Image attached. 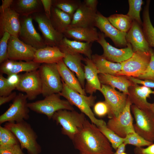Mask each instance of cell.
Instances as JSON below:
<instances>
[{
	"instance_id": "1",
	"label": "cell",
	"mask_w": 154,
	"mask_h": 154,
	"mask_svg": "<svg viewBox=\"0 0 154 154\" xmlns=\"http://www.w3.org/2000/svg\"><path fill=\"white\" fill-rule=\"evenodd\" d=\"M80 154H114L110 142L97 126L86 119L72 140Z\"/></svg>"
},
{
	"instance_id": "2",
	"label": "cell",
	"mask_w": 154,
	"mask_h": 154,
	"mask_svg": "<svg viewBox=\"0 0 154 154\" xmlns=\"http://www.w3.org/2000/svg\"><path fill=\"white\" fill-rule=\"evenodd\" d=\"M4 127L15 136L21 149H26L28 154H39L41 147L37 142L38 135L29 123L25 121L19 122H7Z\"/></svg>"
},
{
	"instance_id": "3",
	"label": "cell",
	"mask_w": 154,
	"mask_h": 154,
	"mask_svg": "<svg viewBox=\"0 0 154 154\" xmlns=\"http://www.w3.org/2000/svg\"><path fill=\"white\" fill-rule=\"evenodd\" d=\"M52 119L61 126L62 134L72 140L82 128L86 119L85 115L82 112L66 110L56 112Z\"/></svg>"
},
{
	"instance_id": "4",
	"label": "cell",
	"mask_w": 154,
	"mask_h": 154,
	"mask_svg": "<svg viewBox=\"0 0 154 154\" xmlns=\"http://www.w3.org/2000/svg\"><path fill=\"white\" fill-rule=\"evenodd\" d=\"M63 88L59 94L64 97L72 105L77 107L81 112L87 116L91 123L97 126L106 123L103 120L97 119L91 109L94 105L96 97L92 95L88 96L82 95L68 87L62 80Z\"/></svg>"
},
{
	"instance_id": "5",
	"label": "cell",
	"mask_w": 154,
	"mask_h": 154,
	"mask_svg": "<svg viewBox=\"0 0 154 154\" xmlns=\"http://www.w3.org/2000/svg\"><path fill=\"white\" fill-rule=\"evenodd\" d=\"M58 93L46 96L41 100L28 103L30 110L46 115L48 119H52L56 112L62 110H74L73 106L67 100L61 99Z\"/></svg>"
},
{
	"instance_id": "6",
	"label": "cell",
	"mask_w": 154,
	"mask_h": 154,
	"mask_svg": "<svg viewBox=\"0 0 154 154\" xmlns=\"http://www.w3.org/2000/svg\"><path fill=\"white\" fill-rule=\"evenodd\" d=\"M38 70L42 84L41 94L44 97L62 91L63 84L56 63L42 64Z\"/></svg>"
},
{
	"instance_id": "7",
	"label": "cell",
	"mask_w": 154,
	"mask_h": 154,
	"mask_svg": "<svg viewBox=\"0 0 154 154\" xmlns=\"http://www.w3.org/2000/svg\"><path fill=\"white\" fill-rule=\"evenodd\" d=\"M131 109L135 121V132L147 141H154V115L150 109L141 110L134 105Z\"/></svg>"
},
{
	"instance_id": "8",
	"label": "cell",
	"mask_w": 154,
	"mask_h": 154,
	"mask_svg": "<svg viewBox=\"0 0 154 154\" xmlns=\"http://www.w3.org/2000/svg\"><path fill=\"white\" fill-rule=\"evenodd\" d=\"M26 94L19 93L9 108L0 116V124L5 122H19L28 119L30 109Z\"/></svg>"
},
{
	"instance_id": "9",
	"label": "cell",
	"mask_w": 154,
	"mask_h": 154,
	"mask_svg": "<svg viewBox=\"0 0 154 154\" xmlns=\"http://www.w3.org/2000/svg\"><path fill=\"white\" fill-rule=\"evenodd\" d=\"M151 59L150 51L136 52L129 59L121 62L122 68L118 76L137 78L147 70Z\"/></svg>"
},
{
	"instance_id": "10",
	"label": "cell",
	"mask_w": 154,
	"mask_h": 154,
	"mask_svg": "<svg viewBox=\"0 0 154 154\" xmlns=\"http://www.w3.org/2000/svg\"><path fill=\"white\" fill-rule=\"evenodd\" d=\"M132 105L127 96L126 105L122 112L117 117L110 119L106 124L108 128L123 138L129 133L135 132L130 111Z\"/></svg>"
},
{
	"instance_id": "11",
	"label": "cell",
	"mask_w": 154,
	"mask_h": 154,
	"mask_svg": "<svg viewBox=\"0 0 154 154\" xmlns=\"http://www.w3.org/2000/svg\"><path fill=\"white\" fill-rule=\"evenodd\" d=\"M105 101L109 109L108 116L109 119L117 117L122 112L127 103V94L121 93L110 86L101 84V91Z\"/></svg>"
},
{
	"instance_id": "12",
	"label": "cell",
	"mask_w": 154,
	"mask_h": 154,
	"mask_svg": "<svg viewBox=\"0 0 154 154\" xmlns=\"http://www.w3.org/2000/svg\"><path fill=\"white\" fill-rule=\"evenodd\" d=\"M42 84L38 70L20 75L19 83L16 88L25 93L28 100H33L42 93Z\"/></svg>"
},
{
	"instance_id": "13",
	"label": "cell",
	"mask_w": 154,
	"mask_h": 154,
	"mask_svg": "<svg viewBox=\"0 0 154 154\" xmlns=\"http://www.w3.org/2000/svg\"><path fill=\"white\" fill-rule=\"evenodd\" d=\"M37 50L23 42L19 37L11 36L8 44V59L25 61H33Z\"/></svg>"
},
{
	"instance_id": "14",
	"label": "cell",
	"mask_w": 154,
	"mask_h": 154,
	"mask_svg": "<svg viewBox=\"0 0 154 154\" xmlns=\"http://www.w3.org/2000/svg\"><path fill=\"white\" fill-rule=\"evenodd\" d=\"M94 26L99 29L105 37L110 38L115 45L119 47H127L128 43L126 39L127 33L121 32L110 23L107 18L97 11Z\"/></svg>"
},
{
	"instance_id": "15",
	"label": "cell",
	"mask_w": 154,
	"mask_h": 154,
	"mask_svg": "<svg viewBox=\"0 0 154 154\" xmlns=\"http://www.w3.org/2000/svg\"><path fill=\"white\" fill-rule=\"evenodd\" d=\"M103 33L99 32L97 42L102 46L103 53L102 55L106 60L113 62L121 63L130 58L133 52L131 44L128 43L127 47L119 49L115 48L107 42Z\"/></svg>"
},
{
	"instance_id": "16",
	"label": "cell",
	"mask_w": 154,
	"mask_h": 154,
	"mask_svg": "<svg viewBox=\"0 0 154 154\" xmlns=\"http://www.w3.org/2000/svg\"><path fill=\"white\" fill-rule=\"evenodd\" d=\"M33 15V18L38 24L46 46H57L64 37V35L54 28L50 19L44 14L40 12Z\"/></svg>"
},
{
	"instance_id": "17",
	"label": "cell",
	"mask_w": 154,
	"mask_h": 154,
	"mask_svg": "<svg viewBox=\"0 0 154 154\" xmlns=\"http://www.w3.org/2000/svg\"><path fill=\"white\" fill-rule=\"evenodd\" d=\"M21 21V27L19 35L21 40L37 49L46 46L43 39L37 31L31 16L24 17Z\"/></svg>"
},
{
	"instance_id": "18",
	"label": "cell",
	"mask_w": 154,
	"mask_h": 154,
	"mask_svg": "<svg viewBox=\"0 0 154 154\" xmlns=\"http://www.w3.org/2000/svg\"><path fill=\"white\" fill-rule=\"evenodd\" d=\"M0 36L7 32L19 37L21 27L19 15L11 7L0 12Z\"/></svg>"
},
{
	"instance_id": "19",
	"label": "cell",
	"mask_w": 154,
	"mask_h": 154,
	"mask_svg": "<svg viewBox=\"0 0 154 154\" xmlns=\"http://www.w3.org/2000/svg\"><path fill=\"white\" fill-rule=\"evenodd\" d=\"M126 39L130 44L133 52H147L151 48L143 32L142 26L137 22L133 21L131 27L127 33Z\"/></svg>"
},
{
	"instance_id": "20",
	"label": "cell",
	"mask_w": 154,
	"mask_h": 154,
	"mask_svg": "<svg viewBox=\"0 0 154 154\" xmlns=\"http://www.w3.org/2000/svg\"><path fill=\"white\" fill-rule=\"evenodd\" d=\"M92 43L71 40L64 36L57 46L65 54H83L91 59Z\"/></svg>"
},
{
	"instance_id": "21",
	"label": "cell",
	"mask_w": 154,
	"mask_h": 154,
	"mask_svg": "<svg viewBox=\"0 0 154 154\" xmlns=\"http://www.w3.org/2000/svg\"><path fill=\"white\" fill-rule=\"evenodd\" d=\"M97 11L93 10L82 3L72 16L70 27H94Z\"/></svg>"
},
{
	"instance_id": "22",
	"label": "cell",
	"mask_w": 154,
	"mask_h": 154,
	"mask_svg": "<svg viewBox=\"0 0 154 154\" xmlns=\"http://www.w3.org/2000/svg\"><path fill=\"white\" fill-rule=\"evenodd\" d=\"M128 91V97L132 104L141 110L150 109V103L147 102V99L151 94L154 95V91L149 88L136 84L130 86Z\"/></svg>"
},
{
	"instance_id": "23",
	"label": "cell",
	"mask_w": 154,
	"mask_h": 154,
	"mask_svg": "<svg viewBox=\"0 0 154 154\" xmlns=\"http://www.w3.org/2000/svg\"><path fill=\"white\" fill-rule=\"evenodd\" d=\"M41 64L33 61H17L8 59L1 64L0 71L1 74L9 75L18 74L22 72H29L38 70Z\"/></svg>"
},
{
	"instance_id": "24",
	"label": "cell",
	"mask_w": 154,
	"mask_h": 154,
	"mask_svg": "<svg viewBox=\"0 0 154 154\" xmlns=\"http://www.w3.org/2000/svg\"><path fill=\"white\" fill-rule=\"evenodd\" d=\"M84 75L86 82L85 89L86 93L92 95L97 90L101 92V85L99 81L98 69L92 60L84 58Z\"/></svg>"
},
{
	"instance_id": "25",
	"label": "cell",
	"mask_w": 154,
	"mask_h": 154,
	"mask_svg": "<svg viewBox=\"0 0 154 154\" xmlns=\"http://www.w3.org/2000/svg\"><path fill=\"white\" fill-rule=\"evenodd\" d=\"M67 38L76 41L92 43L98 38L99 32L94 27H69L63 33Z\"/></svg>"
},
{
	"instance_id": "26",
	"label": "cell",
	"mask_w": 154,
	"mask_h": 154,
	"mask_svg": "<svg viewBox=\"0 0 154 154\" xmlns=\"http://www.w3.org/2000/svg\"><path fill=\"white\" fill-rule=\"evenodd\" d=\"M65 56L58 46H47L37 50L33 61L40 64L57 63Z\"/></svg>"
},
{
	"instance_id": "27",
	"label": "cell",
	"mask_w": 154,
	"mask_h": 154,
	"mask_svg": "<svg viewBox=\"0 0 154 154\" xmlns=\"http://www.w3.org/2000/svg\"><path fill=\"white\" fill-rule=\"evenodd\" d=\"M98 77L101 84L117 88L123 93L128 95L129 88L134 84L125 76H113L109 74H99Z\"/></svg>"
},
{
	"instance_id": "28",
	"label": "cell",
	"mask_w": 154,
	"mask_h": 154,
	"mask_svg": "<svg viewBox=\"0 0 154 154\" xmlns=\"http://www.w3.org/2000/svg\"><path fill=\"white\" fill-rule=\"evenodd\" d=\"M42 6L41 0H17L13 1L11 8L19 16L27 17L40 12Z\"/></svg>"
},
{
	"instance_id": "29",
	"label": "cell",
	"mask_w": 154,
	"mask_h": 154,
	"mask_svg": "<svg viewBox=\"0 0 154 154\" xmlns=\"http://www.w3.org/2000/svg\"><path fill=\"white\" fill-rule=\"evenodd\" d=\"M62 80L69 88L80 94L86 95L85 89L82 87L78 80L62 60L56 63Z\"/></svg>"
},
{
	"instance_id": "30",
	"label": "cell",
	"mask_w": 154,
	"mask_h": 154,
	"mask_svg": "<svg viewBox=\"0 0 154 154\" xmlns=\"http://www.w3.org/2000/svg\"><path fill=\"white\" fill-rule=\"evenodd\" d=\"M92 60L96 66L99 74L118 76L121 71V63H114L107 60L102 55H92Z\"/></svg>"
},
{
	"instance_id": "31",
	"label": "cell",
	"mask_w": 154,
	"mask_h": 154,
	"mask_svg": "<svg viewBox=\"0 0 154 154\" xmlns=\"http://www.w3.org/2000/svg\"><path fill=\"white\" fill-rule=\"evenodd\" d=\"M83 58L81 54H66L63 60L66 66L76 73L78 79L84 89L85 78L81 62Z\"/></svg>"
},
{
	"instance_id": "32",
	"label": "cell",
	"mask_w": 154,
	"mask_h": 154,
	"mask_svg": "<svg viewBox=\"0 0 154 154\" xmlns=\"http://www.w3.org/2000/svg\"><path fill=\"white\" fill-rule=\"evenodd\" d=\"M72 17L60 9L52 6L50 20L54 28L63 34L70 26Z\"/></svg>"
},
{
	"instance_id": "33",
	"label": "cell",
	"mask_w": 154,
	"mask_h": 154,
	"mask_svg": "<svg viewBox=\"0 0 154 154\" xmlns=\"http://www.w3.org/2000/svg\"><path fill=\"white\" fill-rule=\"evenodd\" d=\"M150 1L147 0L143 12L142 28L149 46L154 48V27L151 21L149 14Z\"/></svg>"
},
{
	"instance_id": "34",
	"label": "cell",
	"mask_w": 154,
	"mask_h": 154,
	"mask_svg": "<svg viewBox=\"0 0 154 154\" xmlns=\"http://www.w3.org/2000/svg\"><path fill=\"white\" fill-rule=\"evenodd\" d=\"M107 18L110 23L116 29L126 33L131 28L133 21L127 14H114Z\"/></svg>"
},
{
	"instance_id": "35",
	"label": "cell",
	"mask_w": 154,
	"mask_h": 154,
	"mask_svg": "<svg viewBox=\"0 0 154 154\" xmlns=\"http://www.w3.org/2000/svg\"><path fill=\"white\" fill-rule=\"evenodd\" d=\"M82 3L78 0H53L52 6L68 14L72 18Z\"/></svg>"
},
{
	"instance_id": "36",
	"label": "cell",
	"mask_w": 154,
	"mask_h": 154,
	"mask_svg": "<svg viewBox=\"0 0 154 154\" xmlns=\"http://www.w3.org/2000/svg\"><path fill=\"white\" fill-rule=\"evenodd\" d=\"M97 127L108 139L113 148L116 150L123 143V138H121L108 128L106 123Z\"/></svg>"
},
{
	"instance_id": "37",
	"label": "cell",
	"mask_w": 154,
	"mask_h": 154,
	"mask_svg": "<svg viewBox=\"0 0 154 154\" xmlns=\"http://www.w3.org/2000/svg\"><path fill=\"white\" fill-rule=\"evenodd\" d=\"M129 9L127 15L133 21L137 22L142 26L140 16V12L143 3L142 0H129Z\"/></svg>"
},
{
	"instance_id": "38",
	"label": "cell",
	"mask_w": 154,
	"mask_h": 154,
	"mask_svg": "<svg viewBox=\"0 0 154 154\" xmlns=\"http://www.w3.org/2000/svg\"><path fill=\"white\" fill-rule=\"evenodd\" d=\"M19 144L17 138L10 130L0 126V147L9 146Z\"/></svg>"
},
{
	"instance_id": "39",
	"label": "cell",
	"mask_w": 154,
	"mask_h": 154,
	"mask_svg": "<svg viewBox=\"0 0 154 154\" xmlns=\"http://www.w3.org/2000/svg\"><path fill=\"white\" fill-rule=\"evenodd\" d=\"M123 143L126 144L133 145L136 147L149 146L153 143L145 140L136 132L131 133L127 135L123 138Z\"/></svg>"
},
{
	"instance_id": "40",
	"label": "cell",
	"mask_w": 154,
	"mask_h": 154,
	"mask_svg": "<svg viewBox=\"0 0 154 154\" xmlns=\"http://www.w3.org/2000/svg\"><path fill=\"white\" fill-rule=\"evenodd\" d=\"M11 35L5 32L0 40V63L2 64L8 59L7 49L9 40Z\"/></svg>"
},
{
	"instance_id": "41",
	"label": "cell",
	"mask_w": 154,
	"mask_h": 154,
	"mask_svg": "<svg viewBox=\"0 0 154 154\" xmlns=\"http://www.w3.org/2000/svg\"><path fill=\"white\" fill-rule=\"evenodd\" d=\"M151 59L144 73L137 78L141 80H154V52L151 48Z\"/></svg>"
},
{
	"instance_id": "42",
	"label": "cell",
	"mask_w": 154,
	"mask_h": 154,
	"mask_svg": "<svg viewBox=\"0 0 154 154\" xmlns=\"http://www.w3.org/2000/svg\"><path fill=\"white\" fill-rule=\"evenodd\" d=\"M93 110L95 114L99 117H102L108 114L109 109L105 102H99L94 106Z\"/></svg>"
},
{
	"instance_id": "43",
	"label": "cell",
	"mask_w": 154,
	"mask_h": 154,
	"mask_svg": "<svg viewBox=\"0 0 154 154\" xmlns=\"http://www.w3.org/2000/svg\"><path fill=\"white\" fill-rule=\"evenodd\" d=\"M0 154H25L22 151L20 144L9 146L0 147Z\"/></svg>"
},
{
	"instance_id": "44",
	"label": "cell",
	"mask_w": 154,
	"mask_h": 154,
	"mask_svg": "<svg viewBox=\"0 0 154 154\" xmlns=\"http://www.w3.org/2000/svg\"><path fill=\"white\" fill-rule=\"evenodd\" d=\"M13 90L9 86L7 82V78L2 74H0V96H6L10 94Z\"/></svg>"
},
{
	"instance_id": "45",
	"label": "cell",
	"mask_w": 154,
	"mask_h": 154,
	"mask_svg": "<svg viewBox=\"0 0 154 154\" xmlns=\"http://www.w3.org/2000/svg\"><path fill=\"white\" fill-rule=\"evenodd\" d=\"M20 79V75L12 74L8 76L7 82L9 87L13 90L16 89Z\"/></svg>"
},
{
	"instance_id": "46",
	"label": "cell",
	"mask_w": 154,
	"mask_h": 154,
	"mask_svg": "<svg viewBox=\"0 0 154 154\" xmlns=\"http://www.w3.org/2000/svg\"><path fill=\"white\" fill-rule=\"evenodd\" d=\"M129 79L134 84H141L143 86L154 88V80H141L132 76H127Z\"/></svg>"
},
{
	"instance_id": "47",
	"label": "cell",
	"mask_w": 154,
	"mask_h": 154,
	"mask_svg": "<svg viewBox=\"0 0 154 154\" xmlns=\"http://www.w3.org/2000/svg\"><path fill=\"white\" fill-rule=\"evenodd\" d=\"M133 151L135 154H154V143L146 148L136 147Z\"/></svg>"
},
{
	"instance_id": "48",
	"label": "cell",
	"mask_w": 154,
	"mask_h": 154,
	"mask_svg": "<svg viewBox=\"0 0 154 154\" xmlns=\"http://www.w3.org/2000/svg\"><path fill=\"white\" fill-rule=\"evenodd\" d=\"M44 11V14L50 19L52 6V0H40Z\"/></svg>"
},
{
	"instance_id": "49",
	"label": "cell",
	"mask_w": 154,
	"mask_h": 154,
	"mask_svg": "<svg viewBox=\"0 0 154 154\" xmlns=\"http://www.w3.org/2000/svg\"><path fill=\"white\" fill-rule=\"evenodd\" d=\"M17 95L16 92H13L8 96H0V106H1L12 100H13Z\"/></svg>"
},
{
	"instance_id": "50",
	"label": "cell",
	"mask_w": 154,
	"mask_h": 154,
	"mask_svg": "<svg viewBox=\"0 0 154 154\" xmlns=\"http://www.w3.org/2000/svg\"><path fill=\"white\" fill-rule=\"evenodd\" d=\"M84 4L88 8L97 11V6L98 1L97 0H84L83 2Z\"/></svg>"
},
{
	"instance_id": "51",
	"label": "cell",
	"mask_w": 154,
	"mask_h": 154,
	"mask_svg": "<svg viewBox=\"0 0 154 154\" xmlns=\"http://www.w3.org/2000/svg\"><path fill=\"white\" fill-rule=\"evenodd\" d=\"M14 0H2V4L0 6V12L11 7Z\"/></svg>"
},
{
	"instance_id": "52",
	"label": "cell",
	"mask_w": 154,
	"mask_h": 154,
	"mask_svg": "<svg viewBox=\"0 0 154 154\" xmlns=\"http://www.w3.org/2000/svg\"><path fill=\"white\" fill-rule=\"evenodd\" d=\"M126 145L123 143H122L118 147L114 154H121L124 152L125 150Z\"/></svg>"
},
{
	"instance_id": "53",
	"label": "cell",
	"mask_w": 154,
	"mask_h": 154,
	"mask_svg": "<svg viewBox=\"0 0 154 154\" xmlns=\"http://www.w3.org/2000/svg\"><path fill=\"white\" fill-rule=\"evenodd\" d=\"M150 108L151 110L154 115V102L152 104L150 103Z\"/></svg>"
},
{
	"instance_id": "54",
	"label": "cell",
	"mask_w": 154,
	"mask_h": 154,
	"mask_svg": "<svg viewBox=\"0 0 154 154\" xmlns=\"http://www.w3.org/2000/svg\"><path fill=\"white\" fill-rule=\"evenodd\" d=\"M121 154H127V153H125V152L123 153H121Z\"/></svg>"
},
{
	"instance_id": "55",
	"label": "cell",
	"mask_w": 154,
	"mask_h": 154,
	"mask_svg": "<svg viewBox=\"0 0 154 154\" xmlns=\"http://www.w3.org/2000/svg\"><path fill=\"white\" fill-rule=\"evenodd\" d=\"M84 154L81 153V154Z\"/></svg>"
}]
</instances>
